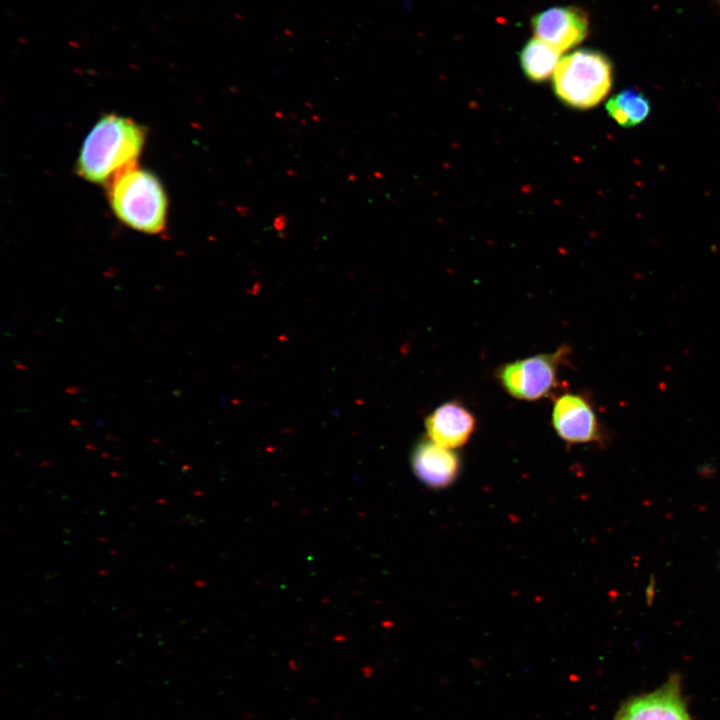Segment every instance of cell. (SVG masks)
Here are the masks:
<instances>
[{
  "mask_svg": "<svg viewBox=\"0 0 720 720\" xmlns=\"http://www.w3.org/2000/svg\"><path fill=\"white\" fill-rule=\"evenodd\" d=\"M411 463L416 477L431 488L451 485L460 472V459L449 448L429 438L419 441L413 450Z\"/></svg>",
  "mask_w": 720,
  "mask_h": 720,
  "instance_id": "obj_9",
  "label": "cell"
},
{
  "mask_svg": "<svg viewBox=\"0 0 720 720\" xmlns=\"http://www.w3.org/2000/svg\"><path fill=\"white\" fill-rule=\"evenodd\" d=\"M286 224H287V216L281 214V215H278V216L274 219L273 227H274L275 230H277L278 232H282V231L285 229Z\"/></svg>",
  "mask_w": 720,
  "mask_h": 720,
  "instance_id": "obj_12",
  "label": "cell"
},
{
  "mask_svg": "<svg viewBox=\"0 0 720 720\" xmlns=\"http://www.w3.org/2000/svg\"><path fill=\"white\" fill-rule=\"evenodd\" d=\"M560 55V51L535 37L525 44L520 53L521 67L530 80L544 81L554 74Z\"/></svg>",
  "mask_w": 720,
  "mask_h": 720,
  "instance_id": "obj_11",
  "label": "cell"
},
{
  "mask_svg": "<svg viewBox=\"0 0 720 720\" xmlns=\"http://www.w3.org/2000/svg\"><path fill=\"white\" fill-rule=\"evenodd\" d=\"M588 18L575 7H553L532 20L535 36L560 52L579 44L588 33Z\"/></svg>",
  "mask_w": 720,
  "mask_h": 720,
  "instance_id": "obj_7",
  "label": "cell"
},
{
  "mask_svg": "<svg viewBox=\"0 0 720 720\" xmlns=\"http://www.w3.org/2000/svg\"><path fill=\"white\" fill-rule=\"evenodd\" d=\"M609 59L595 50L581 49L563 57L554 72L556 95L569 106L588 109L599 104L612 86Z\"/></svg>",
  "mask_w": 720,
  "mask_h": 720,
  "instance_id": "obj_3",
  "label": "cell"
},
{
  "mask_svg": "<svg viewBox=\"0 0 720 720\" xmlns=\"http://www.w3.org/2000/svg\"><path fill=\"white\" fill-rule=\"evenodd\" d=\"M614 720H692L681 693L680 680L671 677L653 692L628 700Z\"/></svg>",
  "mask_w": 720,
  "mask_h": 720,
  "instance_id": "obj_6",
  "label": "cell"
},
{
  "mask_svg": "<svg viewBox=\"0 0 720 720\" xmlns=\"http://www.w3.org/2000/svg\"><path fill=\"white\" fill-rule=\"evenodd\" d=\"M108 197L116 217L129 227L156 234L164 230L167 196L159 179L134 166L109 182Z\"/></svg>",
  "mask_w": 720,
  "mask_h": 720,
  "instance_id": "obj_2",
  "label": "cell"
},
{
  "mask_svg": "<svg viewBox=\"0 0 720 720\" xmlns=\"http://www.w3.org/2000/svg\"><path fill=\"white\" fill-rule=\"evenodd\" d=\"M475 428V416L457 400L441 404L425 419L428 438L449 449L466 444Z\"/></svg>",
  "mask_w": 720,
  "mask_h": 720,
  "instance_id": "obj_8",
  "label": "cell"
},
{
  "mask_svg": "<svg viewBox=\"0 0 720 720\" xmlns=\"http://www.w3.org/2000/svg\"><path fill=\"white\" fill-rule=\"evenodd\" d=\"M552 426L569 444L600 442L603 436L594 407L579 393H563L554 400Z\"/></svg>",
  "mask_w": 720,
  "mask_h": 720,
  "instance_id": "obj_5",
  "label": "cell"
},
{
  "mask_svg": "<svg viewBox=\"0 0 720 720\" xmlns=\"http://www.w3.org/2000/svg\"><path fill=\"white\" fill-rule=\"evenodd\" d=\"M144 139L143 128L133 120L112 114L102 117L83 142L79 175L93 183H109L136 166Z\"/></svg>",
  "mask_w": 720,
  "mask_h": 720,
  "instance_id": "obj_1",
  "label": "cell"
},
{
  "mask_svg": "<svg viewBox=\"0 0 720 720\" xmlns=\"http://www.w3.org/2000/svg\"><path fill=\"white\" fill-rule=\"evenodd\" d=\"M606 110L620 126L630 128L641 124L649 116L651 105L643 92L627 88L608 100Z\"/></svg>",
  "mask_w": 720,
  "mask_h": 720,
  "instance_id": "obj_10",
  "label": "cell"
},
{
  "mask_svg": "<svg viewBox=\"0 0 720 720\" xmlns=\"http://www.w3.org/2000/svg\"><path fill=\"white\" fill-rule=\"evenodd\" d=\"M569 353V347L563 345L551 353L508 362L497 368L495 377L510 396L526 401L539 400L551 396L558 388L559 369Z\"/></svg>",
  "mask_w": 720,
  "mask_h": 720,
  "instance_id": "obj_4",
  "label": "cell"
}]
</instances>
